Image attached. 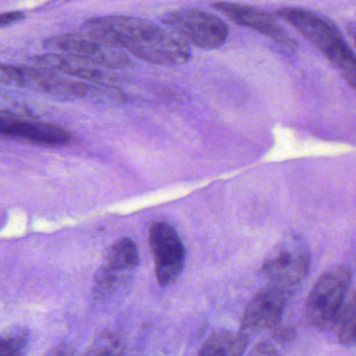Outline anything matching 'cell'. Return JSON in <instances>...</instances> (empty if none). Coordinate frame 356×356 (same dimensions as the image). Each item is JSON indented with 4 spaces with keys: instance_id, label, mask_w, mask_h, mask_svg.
<instances>
[{
    "instance_id": "cell-1",
    "label": "cell",
    "mask_w": 356,
    "mask_h": 356,
    "mask_svg": "<svg viewBox=\"0 0 356 356\" xmlns=\"http://www.w3.org/2000/svg\"><path fill=\"white\" fill-rule=\"evenodd\" d=\"M83 29L112 41L138 59L155 65H182L191 57L188 44L180 36L138 18H91L83 24Z\"/></svg>"
},
{
    "instance_id": "cell-2",
    "label": "cell",
    "mask_w": 356,
    "mask_h": 356,
    "mask_svg": "<svg viewBox=\"0 0 356 356\" xmlns=\"http://www.w3.org/2000/svg\"><path fill=\"white\" fill-rule=\"evenodd\" d=\"M277 13L324 54L343 80L356 89L355 54L330 20L299 8H282Z\"/></svg>"
},
{
    "instance_id": "cell-3",
    "label": "cell",
    "mask_w": 356,
    "mask_h": 356,
    "mask_svg": "<svg viewBox=\"0 0 356 356\" xmlns=\"http://www.w3.org/2000/svg\"><path fill=\"white\" fill-rule=\"evenodd\" d=\"M1 83L5 85H15L39 92L47 93L59 99H74L86 97H109L118 95L116 89L111 87L92 86L86 83L76 82L63 78L58 72L47 68H35L26 65L3 64L0 70Z\"/></svg>"
},
{
    "instance_id": "cell-4",
    "label": "cell",
    "mask_w": 356,
    "mask_h": 356,
    "mask_svg": "<svg viewBox=\"0 0 356 356\" xmlns=\"http://www.w3.org/2000/svg\"><path fill=\"white\" fill-rule=\"evenodd\" d=\"M352 270L339 266L325 272L312 287L306 303V318L318 329H333L335 318L348 296Z\"/></svg>"
},
{
    "instance_id": "cell-5",
    "label": "cell",
    "mask_w": 356,
    "mask_h": 356,
    "mask_svg": "<svg viewBox=\"0 0 356 356\" xmlns=\"http://www.w3.org/2000/svg\"><path fill=\"white\" fill-rule=\"evenodd\" d=\"M49 51H59L80 58L103 68L124 70L132 65L122 47L93 33H70L44 41Z\"/></svg>"
},
{
    "instance_id": "cell-6",
    "label": "cell",
    "mask_w": 356,
    "mask_h": 356,
    "mask_svg": "<svg viewBox=\"0 0 356 356\" xmlns=\"http://www.w3.org/2000/svg\"><path fill=\"white\" fill-rule=\"evenodd\" d=\"M161 22L187 43L204 49H218L229 36L228 26L209 12L199 9L166 13Z\"/></svg>"
},
{
    "instance_id": "cell-7",
    "label": "cell",
    "mask_w": 356,
    "mask_h": 356,
    "mask_svg": "<svg viewBox=\"0 0 356 356\" xmlns=\"http://www.w3.org/2000/svg\"><path fill=\"white\" fill-rule=\"evenodd\" d=\"M310 264V253L305 243L299 237L289 236L270 250L261 272L272 284L291 287L307 277Z\"/></svg>"
},
{
    "instance_id": "cell-8",
    "label": "cell",
    "mask_w": 356,
    "mask_h": 356,
    "mask_svg": "<svg viewBox=\"0 0 356 356\" xmlns=\"http://www.w3.org/2000/svg\"><path fill=\"white\" fill-rule=\"evenodd\" d=\"M149 243L155 262L158 283L166 286L182 273L185 248L177 231L166 222H155L149 229Z\"/></svg>"
},
{
    "instance_id": "cell-9",
    "label": "cell",
    "mask_w": 356,
    "mask_h": 356,
    "mask_svg": "<svg viewBox=\"0 0 356 356\" xmlns=\"http://www.w3.org/2000/svg\"><path fill=\"white\" fill-rule=\"evenodd\" d=\"M289 287L270 284L258 291L245 307L241 320L243 332L272 329L280 322L289 302Z\"/></svg>"
},
{
    "instance_id": "cell-10",
    "label": "cell",
    "mask_w": 356,
    "mask_h": 356,
    "mask_svg": "<svg viewBox=\"0 0 356 356\" xmlns=\"http://www.w3.org/2000/svg\"><path fill=\"white\" fill-rule=\"evenodd\" d=\"M0 132L8 138L22 139L45 147H63L72 141V135L61 126L24 120L8 110L1 111Z\"/></svg>"
},
{
    "instance_id": "cell-11",
    "label": "cell",
    "mask_w": 356,
    "mask_h": 356,
    "mask_svg": "<svg viewBox=\"0 0 356 356\" xmlns=\"http://www.w3.org/2000/svg\"><path fill=\"white\" fill-rule=\"evenodd\" d=\"M213 8L235 24L253 29L260 34L268 37L284 51H293L297 49L296 41L289 37L286 32L277 24L275 18L266 12L260 11L249 6L225 3V1L213 3Z\"/></svg>"
},
{
    "instance_id": "cell-12",
    "label": "cell",
    "mask_w": 356,
    "mask_h": 356,
    "mask_svg": "<svg viewBox=\"0 0 356 356\" xmlns=\"http://www.w3.org/2000/svg\"><path fill=\"white\" fill-rule=\"evenodd\" d=\"M31 61L40 67L53 70L60 74L76 76L89 82L102 83L109 84L113 82V74H108L102 70L99 66L90 62L85 61L74 56L63 53H47L42 55L34 56L31 58Z\"/></svg>"
},
{
    "instance_id": "cell-13",
    "label": "cell",
    "mask_w": 356,
    "mask_h": 356,
    "mask_svg": "<svg viewBox=\"0 0 356 356\" xmlns=\"http://www.w3.org/2000/svg\"><path fill=\"white\" fill-rule=\"evenodd\" d=\"M139 264L138 249L136 243L130 238H122L116 241L109 249L107 266L102 275L101 281L106 286L113 282L114 273L130 272Z\"/></svg>"
},
{
    "instance_id": "cell-14",
    "label": "cell",
    "mask_w": 356,
    "mask_h": 356,
    "mask_svg": "<svg viewBox=\"0 0 356 356\" xmlns=\"http://www.w3.org/2000/svg\"><path fill=\"white\" fill-rule=\"evenodd\" d=\"M247 334L232 331H218L212 334L200 350V355H241L247 349Z\"/></svg>"
},
{
    "instance_id": "cell-15",
    "label": "cell",
    "mask_w": 356,
    "mask_h": 356,
    "mask_svg": "<svg viewBox=\"0 0 356 356\" xmlns=\"http://www.w3.org/2000/svg\"><path fill=\"white\" fill-rule=\"evenodd\" d=\"M26 337L24 333H16L3 337L0 345V355H18L26 345Z\"/></svg>"
},
{
    "instance_id": "cell-16",
    "label": "cell",
    "mask_w": 356,
    "mask_h": 356,
    "mask_svg": "<svg viewBox=\"0 0 356 356\" xmlns=\"http://www.w3.org/2000/svg\"><path fill=\"white\" fill-rule=\"evenodd\" d=\"M354 314H356V291H354L351 295L347 296V298H346L345 302H343V306H341L337 318H335L333 329H339V327Z\"/></svg>"
},
{
    "instance_id": "cell-17",
    "label": "cell",
    "mask_w": 356,
    "mask_h": 356,
    "mask_svg": "<svg viewBox=\"0 0 356 356\" xmlns=\"http://www.w3.org/2000/svg\"><path fill=\"white\" fill-rule=\"evenodd\" d=\"M339 339L343 345L356 343V314L339 327Z\"/></svg>"
},
{
    "instance_id": "cell-18",
    "label": "cell",
    "mask_w": 356,
    "mask_h": 356,
    "mask_svg": "<svg viewBox=\"0 0 356 356\" xmlns=\"http://www.w3.org/2000/svg\"><path fill=\"white\" fill-rule=\"evenodd\" d=\"M272 334L275 339L281 343H289L296 337V330L291 325L278 324L272 328Z\"/></svg>"
},
{
    "instance_id": "cell-19",
    "label": "cell",
    "mask_w": 356,
    "mask_h": 356,
    "mask_svg": "<svg viewBox=\"0 0 356 356\" xmlns=\"http://www.w3.org/2000/svg\"><path fill=\"white\" fill-rule=\"evenodd\" d=\"M24 19V14L22 12H5L0 16V26H1V28H6V26H11V24L22 22Z\"/></svg>"
},
{
    "instance_id": "cell-20",
    "label": "cell",
    "mask_w": 356,
    "mask_h": 356,
    "mask_svg": "<svg viewBox=\"0 0 356 356\" xmlns=\"http://www.w3.org/2000/svg\"><path fill=\"white\" fill-rule=\"evenodd\" d=\"M252 354H255V355H275V354H277V351L274 350L272 346L264 341V343H259L256 346Z\"/></svg>"
},
{
    "instance_id": "cell-21",
    "label": "cell",
    "mask_w": 356,
    "mask_h": 356,
    "mask_svg": "<svg viewBox=\"0 0 356 356\" xmlns=\"http://www.w3.org/2000/svg\"><path fill=\"white\" fill-rule=\"evenodd\" d=\"M348 34L356 45V22H350L347 26Z\"/></svg>"
}]
</instances>
